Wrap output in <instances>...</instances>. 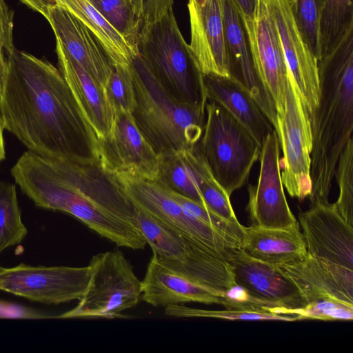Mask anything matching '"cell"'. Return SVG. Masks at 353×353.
<instances>
[{"label": "cell", "instance_id": "obj_1", "mask_svg": "<svg viewBox=\"0 0 353 353\" xmlns=\"http://www.w3.org/2000/svg\"><path fill=\"white\" fill-rule=\"evenodd\" d=\"M0 93L4 130L28 150L63 160L97 159V137L60 70L15 47Z\"/></svg>", "mask_w": 353, "mask_h": 353}, {"label": "cell", "instance_id": "obj_2", "mask_svg": "<svg viewBox=\"0 0 353 353\" xmlns=\"http://www.w3.org/2000/svg\"><path fill=\"white\" fill-rule=\"evenodd\" d=\"M10 174L36 206L70 214L117 246L135 243L136 206L98 159H57L28 150Z\"/></svg>", "mask_w": 353, "mask_h": 353}, {"label": "cell", "instance_id": "obj_3", "mask_svg": "<svg viewBox=\"0 0 353 353\" xmlns=\"http://www.w3.org/2000/svg\"><path fill=\"white\" fill-rule=\"evenodd\" d=\"M319 97L310 117V204L328 203L335 169L353 130V28L318 61Z\"/></svg>", "mask_w": 353, "mask_h": 353}, {"label": "cell", "instance_id": "obj_4", "mask_svg": "<svg viewBox=\"0 0 353 353\" xmlns=\"http://www.w3.org/2000/svg\"><path fill=\"white\" fill-rule=\"evenodd\" d=\"M139 129L161 157L192 150L203 134L205 108L186 104L167 93L137 54L130 65Z\"/></svg>", "mask_w": 353, "mask_h": 353}, {"label": "cell", "instance_id": "obj_5", "mask_svg": "<svg viewBox=\"0 0 353 353\" xmlns=\"http://www.w3.org/2000/svg\"><path fill=\"white\" fill-rule=\"evenodd\" d=\"M137 52L161 86L180 102L205 108L204 74L182 36L173 8L142 26Z\"/></svg>", "mask_w": 353, "mask_h": 353}, {"label": "cell", "instance_id": "obj_6", "mask_svg": "<svg viewBox=\"0 0 353 353\" xmlns=\"http://www.w3.org/2000/svg\"><path fill=\"white\" fill-rule=\"evenodd\" d=\"M229 196L248 181L261 147L227 110L208 101L203 134L195 146Z\"/></svg>", "mask_w": 353, "mask_h": 353}, {"label": "cell", "instance_id": "obj_7", "mask_svg": "<svg viewBox=\"0 0 353 353\" xmlns=\"http://www.w3.org/2000/svg\"><path fill=\"white\" fill-rule=\"evenodd\" d=\"M88 286L72 310L54 319H124L122 314L138 304L141 281L119 250L94 255L88 264Z\"/></svg>", "mask_w": 353, "mask_h": 353}, {"label": "cell", "instance_id": "obj_8", "mask_svg": "<svg viewBox=\"0 0 353 353\" xmlns=\"http://www.w3.org/2000/svg\"><path fill=\"white\" fill-rule=\"evenodd\" d=\"M114 175L136 205L228 261L241 249L243 235L221 230L190 214L157 180Z\"/></svg>", "mask_w": 353, "mask_h": 353}, {"label": "cell", "instance_id": "obj_9", "mask_svg": "<svg viewBox=\"0 0 353 353\" xmlns=\"http://www.w3.org/2000/svg\"><path fill=\"white\" fill-rule=\"evenodd\" d=\"M275 130L283 152L280 163L282 183L291 197L303 201L312 190L311 124L309 114L290 79L283 111L276 114Z\"/></svg>", "mask_w": 353, "mask_h": 353}, {"label": "cell", "instance_id": "obj_10", "mask_svg": "<svg viewBox=\"0 0 353 353\" xmlns=\"http://www.w3.org/2000/svg\"><path fill=\"white\" fill-rule=\"evenodd\" d=\"M88 266H32L21 263L0 272V290L32 301L58 305L79 300L88 284Z\"/></svg>", "mask_w": 353, "mask_h": 353}, {"label": "cell", "instance_id": "obj_11", "mask_svg": "<svg viewBox=\"0 0 353 353\" xmlns=\"http://www.w3.org/2000/svg\"><path fill=\"white\" fill-rule=\"evenodd\" d=\"M97 143L98 160L109 173L157 180L160 156L139 129L132 113L116 112L110 131L97 139Z\"/></svg>", "mask_w": 353, "mask_h": 353}, {"label": "cell", "instance_id": "obj_12", "mask_svg": "<svg viewBox=\"0 0 353 353\" xmlns=\"http://www.w3.org/2000/svg\"><path fill=\"white\" fill-rule=\"evenodd\" d=\"M280 145L275 130L265 139L256 185H249L248 210L252 225L288 229L298 221L288 203L281 176Z\"/></svg>", "mask_w": 353, "mask_h": 353}, {"label": "cell", "instance_id": "obj_13", "mask_svg": "<svg viewBox=\"0 0 353 353\" xmlns=\"http://www.w3.org/2000/svg\"><path fill=\"white\" fill-rule=\"evenodd\" d=\"M280 39L289 79L310 117L319 97L318 61L295 23L290 0H263Z\"/></svg>", "mask_w": 353, "mask_h": 353}, {"label": "cell", "instance_id": "obj_14", "mask_svg": "<svg viewBox=\"0 0 353 353\" xmlns=\"http://www.w3.org/2000/svg\"><path fill=\"white\" fill-rule=\"evenodd\" d=\"M243 21L256 74L280 113L289 76L275 23L263 0L258 1L254 18Z\"/></svg>", "mask_w": 353, "mask_h": 353}, {"label": "cell", "instance_id": "obj_15", "mask_svg": "<svg viewBox=\"0 0 353 353\" xmlns=\"http://www.w3.org/2000/svg\"><path fill=\"white\" fill-rule=\"evenodd\" d=\"M307 254L353 270V227L339 214L334 203L310 204L299 213Z\"/></svg>", "mask_w": 353, "mask_h": 353}, {"label": "cell", "instance_id": "obj_16", "mask_svg": "<svg viewBox=\"0 0 353 353\" xmlns=\"http://www.w3.org/2000/svg\"><path fill=\"white\" fill-rule=\"evenodd\" d=\"M228 262L236 285L262 308L291 310L305 305L295 284L278 267L256 260L241 249Z\"/></svg>", "mask_w": 353, "mask_h": 353}, {"label": "cell", "instance_id": "obj_17", "mask_svg": "<svg viewBox=\"0 0 353 353\" xmlns=\"http://www.w3.org/2000/svg\"><path fill=\"white\" fill-rule=\"evenodd\" d=\"M221 1L230 77L252 96L275 130L276 108L256 74L243 19L232 0Z\"/></svg>", "mask_w": 353, "mask_h": 353}, {"label": "cell", "instance_id": "obj_18", "mask_svg": "<svg viewBox=\"0 0 353 353\" xmlns=\"http://www.w3.org/2000/svg\"><path fill=\"white\" fill-rule=\"evenodd\" d=\"M298 288L305 304L324 299L353 306V270L309 254L278 267Z\"/></svg>", "mask_w": 353, "mask_h": 353}, {"label": "cell", "instance_id": "obj_19", "mask_svg": "<svg viewBox=\"0 0 353 353\" xmlns=\"http://www.w3.org/2000/svg\"><path fill=\"white\" fill-rule=\"evenodd\" d=\"M47 21L69 56L105 88L113 64L96 37L76 17L57 4L49 7Z\"/></svg>", "mask_w": 353, "mask_h": 353}, {"label": "cell", "instance_id": "obj_20", "mask_svg": "<svg viewBox=\"0 0 353 353\" xmlns=\"http://www.w3.org/2000/svg\"><path fill=\"white\" fill-rule=\"evenodd\" d=\"M190 47L204 74L230 77L225 47L221 0H207L201 6L188 3Z\"/></svg>", "mask_w": 353, "mask_h": 353}, {"label": "cell", "instance_id": "obj_21", "mask_svg": "<svg viewBox=\"0 0 353 353\" xmlns=\"http://www.w3.org/2000/svg\"><path fill=\"white\" fill-rule=\"evenodd\" d=\"M55 38L59 70L97 139L104 137L110 131L115 116L105 88L69 56Z\"/></svg>", "mask_w": 353, "mask_h": 353}, {"label": "cell", "instance_id": "obj_22", "mask_svg": "<svg viewBox=\"0 0 353 353\" xmlns=\"http://www.w3.org/2000/svg\"><path fill=\"white\" fill-rule=\"evenodd\" d=\"M141 299L154 307L198 302L218 304L227 308L228 299L199 285L162 264L153 255L141 281Z\"/></svg>", "mask_w": 353, "mask_h": 353}, {"label": "cell", "instance_id": "obj_23", "mask_svg": "<svg viewBox=\"0 0 353 353\" xmlns=\"http://www.w3.org/2000/svg\"><path fill=\"white\" fill-rule=\"evenodd\" d=\"M203 81L208 101L222 106L262 147L274 128L252 96L230 77L204 74Z\"/></svg>", "mask_w": 353, "mask_h": 353}, {"label": "cell", "instance_id": "obj_24", "mask_svg": "<svg viewBox=\"0 0 353 353\" xmlns=\"http://www.w3.org/2000/svg\"><path fill=\"white\" fill-rule=\"evenodd\" d=\"M183 236L186 250L183 259L170 260L154 255L162 264L188 280L223 296L236 285L232 268L226 259Z\"/></svg>", "mask_w": 353, "mask_h": 353}, {"label": "cell", "instance_id": "obj_25", "mask_svg": "<svg viewBox=\"0 0 353 353\" xmlns=\"http://www.w3.org/2000/svg\"><path fill=\"white\" fill-rule=\"evenodd\" d=\"M241 250L256 260L276 267L298 262L307 254L299 222L288 229L245 227Z\"/></svg>", "mask_w": 353, "mask_h": 353}, {"label": "cell", "instance_id": "obj_26", "mask_svg": "<svg viewBox=\"0 0 353 353\" xmlns=\"http://www.w3.org/2000/svg\"><path fill=\"white\" fill-rule=\"evenodd\" d=\"M160 158L157 181L165 188L206 207L201 193V186L210 170L196 147L192 150L170 153Z\"/></svg>", "mask_w": 353, "mask_h": 353}, {"label": "cell", "instance_id": "obj_27", "mask_svg": "<svg viewBox=\"0 0 353 353\" xmlns=\"http://www.w3.org/2000/svg\"><path fill=\"white\" fill-rule=\"evenodd\" d=\"M81 21L103 46L113 66L130 67L137 55L128 42L90 0H54Z\"/></svg>", "mask_w": 353, "mask_h": 353}, {"label": "cell", "instance_id": "obj_28", "mask_svg": "<svg viewBox=\"0 0 353 353\" xmlns=\"http://www.w3.org/2000/svg\"><path fill=\"white\" fill-rule=\"evenodd\" d=\"M135 206L134 227L150 246L153 254L165 259H182L186 250L183 234L143 209Z\"/></svg>", "mask_w": 353, "mask_h": 353}, {"label": "cell", "instance_id": "obj_29", "mask_svg": "<svg viewBox=\"0 0 353 353\" xmlns=\"http://www.w3.org/2000/svg\"><path fill=\"white\" fill-rule=\"evenodd\" d=\"M353 28V0H321L320 59L335 48Z\"/></svg>", "mask_w": 353, "mask_h": 353}, {"label": "cell", "instance_id": "obj_30", "mask_svg": "<svg viewBox=\"0 0 353 353\" xmlns=\"http://www.w3.org/2000/svg\"><path fill=\"white\" fill-rule=\"evenodd\" d=\"M28 234L21 219L16 186L0 182V253L20 243Z\"/></svg>", "mask_w": 353, "mask_h": 353}, {"label": "cell", "instance_id": "obj_31", "mask_svg": "<svg viewBox=\"0 0 353 353\" xmlns=\"http://www.w3.org/2000/svg\"><path fill=\"white\" fill-rule=\"evenodd\" d=\"M165 313L178 318L204 317L232 321H299L293 315L280 314L264 308H226L224 310H208L186 307L182 304L165 307Z\"/></svg>", "mask_w": 353, "mask_h": 353}, {"label": "cell", "instance_id": "obj_32", "mask_svg": "<svg viewBox=\"0 0 353 353\" xmlns=\"http://www.w3.org/2000/svg\"><path fill=\"white\" fill-rule=\"evenodd\" d=\"M118 30L138 54L137 43L140 23L132 0H90Z\"/></svg>", "mask_w": 353, "mask_h": 353}, {"label": "cell", "instance_id": "obj_33", "mask_svg": "<svg viewBox=\"0 0 353 353\" xmlns=\"http://www.w3.org/2000/svg\"><path fill=\"white\" fill-rule=\"evenodd\" d=\"M295 23L317 61L320 59L319 21L321 0H290Z\"/></svg>", "mask_w": 353, "mask_h": 353}, {"label": "cell", "instance_id": "obj_34", "mask_svg": "<svg viewBox=\"0 0 353 353\" xmlns=\"http://www.w3.org/2000/svg\"><path fill=\"white\" fill-rule=\"evenodd\" d=\"M334 177L339 194L334 203L342 218L353 227V139L348 141L339 157Z\"/></svg>", "mask_w": 353, "mask_h": 353}, {"label": "cell", "instance_id": "obj_35", "mask_svg": "<svg viewBox=\"0 0 353 353\" xmlns=\"http://www.w3.org/2000/svg\"><path fill=\"white\" fill-rule=\"evenodd\" d=\"M266 309L276 314L296 316L299 321L311 319L351 321L353 319V306L331 299L312 301L296 309Z\"/></svg>", "mask_w": 353, "mask_h": 353}, {"label": "cell", "instance_id": "obj_36", "mask_svg": "<svg viewBox=\"0 0 353 353\" xmlns=\"http://www.w3.org/2000/svg\"><path fill=\"white\" fill-rule=\"evenodd\" d=\"M104 88L115 112L132 113L136 106V97L130 66H113Z\"/></svg>", "mask_w": 353, "mask_h": 353}, {"label": "cell", "instance_id": "obj_37", "mask_svg": "<svg viewBox=\"0 0 353 353\" xmlns=\"http://www.w3.org/2000/svg\"><path fill=\"white\" fill-rule=\"evenodd\" d=\"M201 193L206 207L218 216L230 222H239L230 197L210 172L203 179Z\"/></svg>", "mask_w": 353, "mask_h": 353}, {"label": "cell", "instance_id": "obj_38", "mask_svg": "<svg viewBox=\"0 0 353 353\" xmlns=\"http://www.w3.org/2000/svg\"><path fill=\"white\" fill-rule=\"evenodd\" d=\"M142 26L154 23L173 8V0H132Z\"/></svg>", "mask_w": 353, "mask_h": 353}, {"label": "cell", "instance_id": "obj_39", "mask_svg": "<svg viewBox=\"0 0 353 353\" xmlns=\"http://www.w3.org/2000/svg\"><path fill=\"white\" fill-rule=\"evenodd\" d=\"M0 39L6 53L14 48L13 43V12L4 0H0Z\"/></svg>", "mask_w": 353, "mask_h": 353}, {"label": "cell", "instance_id": "obj_40", "mask_svg": "<svg viewBox=\"0 0 353 353\" xmlns=\"http://www.w3.org/2000/svg\"><path fill=\"white\" fill-rule=\"evenodd\" d=\"M243 19L254 18L259 0H232Z\"/></svg>", "mask_w": 353, "mask_h": 353}, {"label": "cell", "instance_id": "obj_41", "mask_svg": "<svg viewBox=\"0 0 353 353\" xmlns=\"http://www.w3.org/2000/svg\"><path fill=\"white\" fill-rule=\"evenodd\" d=\"M25 5L40 13L46 19L48 17V8L56 4L54 0H20Z\"/></svg>", "mask_w": 353, "mask_h": 353}, {"label": "cell", "instance_id": "obj_42", "mask_svg": "<svg viewBox=\"0 0 353 353\" xmlns=\"http://www.w3.org/2000/svg\"><path fill=\"white\" fill-rule=\"evenodd\" d=\"M3 47L0 39V93L1 92L7 74V61L3 55Z\"/></svg>", "mask_w": 353, "mask_h": 353}, {"label": "cell", "instance_id": "obj_43", "mask_svg": "<svg viewBox=\"0 0 353 353\" xmlns=\"http://www.w3.org/2000/svg\"><path fill=\"white\" fill-rule=\"evenodd\" d=\"M3 125L2 122L1 116L0 114V163L6 158V148L3 138Z\"/></svg>", "mask_w": 353, "mask_h": 353}, {"label": "cell", "instance_id": "obj_44", "mask_svg": "<svg viewBox=\"0 0 353 353\" xmlns=\"http://www.w3.org/2000/svg\"><path fill=\"white\" fill-rule=\"evenodd\" d=\"M207 0H188V2L193 3L197 6H203Z\"/></svg>", "mask_w": 353, "mask_h": 353}, {"label": "cell", "instance_id": "obj_45", "mask_svg": "<svg viewBox=\"0 0 353 353\" xmlns=\"http://www.w3.org/2000/svg\"><path fill=\"white\" fill-rule=\"evenodd\" d=\"M3 268H2L1 266H0V272L3 270Z\"/></svg>", "mask_w": 353, "mask_h": 353}]
</instances>
